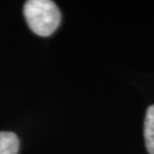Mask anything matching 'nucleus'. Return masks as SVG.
<instances>
[{
	"label": "nucleus",
	"mask_w": 154,
	"mask_h": 154,
	"mask_svg": "<svg viewBox=\"0 0 154 154\" xmlns=\"http://www.w3.org/2000/svg\"><path fill=\"white\" fill-rule=\"evenodd\" d=\"M144 138L149 154H154V105H151L144 121Z\"/></svg>",
	"instance_id": "obj_2"
},
{
	"label": "nucleus",
	"mask_w": 154,
	"mask_h": 154,
	"mask_svg": "<svg viewBox=\"0 0 154 154\" xmlns=\"http://www.w3.org/2000/svg\"><path fill=\"white\" fill-rule=\"evenodd\" d=\"M20 140L14 132L0 131V154H17Z\"/></svg>",
	"instance_id": "obj_3"
},
{
	"label": "nucleus",
	"mask_w": 154,
	"mask_h": 154,
	"mask_svg": "<svg viewBox=\"0 0 154 154\" xmlns=\"http://www.w3.org/2000/svg\"><path fill=\"white\" fill-rule=\"evenodd\" d=\"M23 13L29 28L40 37L53 34L61 24V11L50 0H29Z\"/></svg>",
	"instance_id": "obj_1"
}]
</instances>
